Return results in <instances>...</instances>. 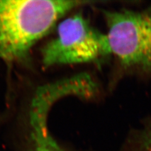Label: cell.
Listing matches in <instances>:
<instances>
[{
	"label": "cell",
	"instance_id": "cell-3",
	"mask_svg": "<svg viewBox=\"0 0 151 151\" xmlns=\"http://www.w3.org/2000/svg\"><path fill=\"white\" fill-rule=\"evenodd\" d=\"M110 54L106 34L94 28L81 13L61 22L55 37L41 51L45 68L94 62Z\"/></svg>",
	"mask_w": 151,
	"mask_h": 151
},
{
	"label": "cell",
	"instance_id": "cell-2",
	"mask_svg": "<svg viewBox=\"0 0 151 151\" xmlns=\"http://www.w3.org/2000/svg\"><path fill=\"white\" fill-rule=\"evenodd\" d=\"M111 54L127 69L151 73V5L103 13Z\"/></svg>",
	"mask_w": 151,
	"mask_h": 151
},
{
	"label": "cell",
	"instance_id": "cell-4",
	"mask_svg": "<svg viewBox=\"0 0 151 151\" xmlns=\"http://www.w3.org/2000/svg\"><path fill=\"white\" fill-rule=\"evenodd\" d=\"M31 151H69L60 146L47 130L46 121L37 120L31 124Z\"/></svg>",
	"mask_w": 151,
	"mask_h": 151
},
{
	"label": "cell",
	"instance_id": "cell-5",
	"mask_svg": "<svg viewBox=\"0 0 151 151\" xmlns=\"http://www.w3.org/2000/svg\"><path fill=\"white\" fill-rule=\"evenodd\" d=\"M128 151H151V124L139 132Z\"/></svg>",
	"mask_w": 151,
	"mask_h": 151
},
{
	"label": "cell",
	"instance_id": "cell-1",
	"mask_svg": "<svg viewBox=\"0 0 151 151\" xmlns=\"http://www.w3.org/2000/svg\"><path fill=\"white\" fill-rule=\"evenodd\" d=\"M97 1L0 0V59L25 60L37 42L72 9Z\"/></svg>",
	"mask_w": 151,
	"mask_h": 151
}]
</instances>
